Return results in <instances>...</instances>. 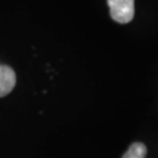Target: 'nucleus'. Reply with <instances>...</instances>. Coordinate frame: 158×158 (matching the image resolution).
I'll return each mask as SVG.
<instances>
[{
  "instance_id": "nucleus-1",
  "label": "nucleus",
  "mask_w": 158,
  "mask_h": 158,
  "mask_svg": "<svg viewBox=\"0 0 158 158\" xmlns=\"http://www.w3.org/2000/svg\"><path fill=\"white\" fill-rule=\"evenodd\" d=\"M110 15L116 23H128L135 15V0H108Z\"/></svg>"
},
{
  "instance_id": "nucleus-2",
  "label": "nucleus",
  "mask_w": 158,
  "mask_h": 158,
  "mask_svg": "<svg viewBox=\"0 0 158 158\" xmlns=\"http://www.w3.org/2000/svg\"><path fill=\"white\" fill-rule=\"evenodd\" d=\"M17 76L14 70L8 66L0 64V97L10 94L15 87Z\"/></svg>"
},
{
  "instance_id": "nucleus-3",
  "label": "nucleus",
  "mask_w": 158,
  "mask_h": 158,
  "mask_svg": "<svg viewBox=\"0 0 158 158\" xmlns=\"http://www.w3.org/2000/svg\"><path fill=\"white\" fill-rule=\"evenodd\" d=\"M145 155H147V147L143 143L136 142L130 145L128 151L123 155L122 158H145Z\"/></svg>"
}]
</instances>
